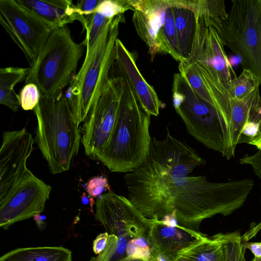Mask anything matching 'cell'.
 I'll return each instance as SVG.
<instances>
[{"label":"cell","instance_id":"obj_1","mask_svg":"<svg viewBox=\"0 0 261 261\" xmlns=\"http://www.w3.org/2000/svg\"><path fill=\"white\" fill-rule=\"evenodd\" d=\"M122 93L118 116L108 142L97 155L110 171L128 173L139 166L147 155L152 139L150 115L139 102L127 79L116 62Z\"/></svg>","mask_w":261,"mask_h":261},{"label":"cell","instance_id":"obj_2","mask_svg":"<svg viewBox=\"0 0 261 261\" xmlns=\"http://www.w3.org/2000/svg\"><path fill=\"white\" fill-rule=\"evenodd\" d=\"M37 120L36 141L53 174L69 170L81 143L79 125L67 98L40 96L34 109Z\"/></svg>","mask_w":261,"mask_h":261},{"label":"cell","instance_id":"obj_3","mask_svg":"<svg viewBox=\"0 0 261 261\" xmlns=\"http://www.w3.org/2000/svg\"><path fill=\"white\" fill-rule=\"evenodd\" d=\"M84 47L73 40L67 25L53 31L38 59L28 67L25 84H35L40 96H58L70 84Z\"/></svg>","mask_w":261,"mask_h":261},{"label":"cell","instance_id":"obj_4","mask_svg":"<svg viewBox=\"0 0 261 261\" xmlns=\"http://www.w3.org/2000/svg\"><path fill=\"white\" fill-rule=\"evenodd\" d=\"M173 105L189 134L227 160L233 158L224 120L211 105L200 97L180 73L173 76Z\"/></svg>","mask_w":261,"mask_h":261},{"label":"cell","instance_id":"obj_5","mask_svg":"<svg viewBox=\"0 0 261 261\" xmlns=\"http://www.w3.org/2000/svg\"><path fill=\"white\" fill-rule=\"evenodd\" d=\"M227 17L207 18L224 46L241 58L243 68L251 71L261 84V15L257 0H233Z\"/></svg>","mask_w":261,"mask_h":261},{"label":"cell","instance_id":"obj_6","mask_svg":"<svg viewBox=\"0 0 261 261\" xmlns=\"http://www.w3.org/2000/svg\"><path fill=\"white\" fill-rule=\"evenodd\" d=\"M124 21L122 14L108 24L99 39L92 58L71 81L69 95L66 97L79 125L84 121L109 77L116 58L119 24Z\"/></svg>","mask_w":261,"mask_h":261},{"label":"cell","instance_id":"obj_7","mask_svg":"<svg viewBox=\"0 0 261 261\" xmlns=\"http://www.w3.org/2000/svg\"><path fill=\"white\" fill-rule=\"evenodd\" d=\"M122 93L121 77L112 65L109 77L89 110L80 128L85 154L96 156L109 141L116 121Z\"/></svg>","mask_w":261,"mask_h":261},{"label":"cell","instance_id":"obj_8","mask_svg":"<svg viewBox=\"0 0 261 261\" xmlns=\"http://www.w3.org/2000/svg\"><path fill=\"white\" fill-rule=\"evenodd\" d=\"M0 22L24 54L29 67L33 65L53 30L39 16L16 0L0 1Z\"/></svg>","mask_w":261,"mask_h":261},{"label":"cell","instance_id":"obj_9","mask_svg":"<svg viewBox=\"0 0 261 261\" xmlns=\"http://www.w3.org/2000/svg\"><path fill=\"white\" fill-rule=\"evenodd\" d=\"M94 216L106 232L118 237L126 249L132 239L147 236L156 221L146 218L129 199L111 190L97 199Z\"/></svg>","mask_w":261,"mask_h":261},{"label":"cell","instance_id":"obj_10","mask_svg":"<svg viewBox=\"0 0 261 261\" xmlns=\"http://www.w3.org/2000/svg\"><path fill=\"white\" fill-rule=\"evenodd\" d=\"M51 190L29 170L0 201L1 227L7 229L16 222L41 214Z\"/></svg>","mask_w":261,"mask_h":261},{"label":"cell","instance_id":"obj_11","mask_svg":"<svg viewBox=\"0 0 261 261\" xmlns=\"http://www.w3.org/2000/svg\"><path fill=\"white\" fill-rule=\"evenodd\" d=\"M33 144V137L25 127L3 132L0 150V201L29 171L26 164Z\"/></svg>","mask_w":261,"mask_h":261},{"label":"cell","instance_id":"obj_12","mask_svg":"<svg viewBox=\"0 0 261 261\" xmlns=\"http://www.w3.org/2000/svg\"><path fill=\"white\" fill-rule=\"evenodd\" d=\"M133 22L140 38L148 48L151 61L157 54H165L160 33L164 25L168 0H129Z\"/></svg>","mask_w":261,"mask_h":261},{"label":"cell","instance_id":"obj_13","mask_svg":"<svg viewBox=\"0 0 261 261\" xmlns=\"http://www.w3.org/2000/svg\"><path fill=\"white\" fill-rule=\"evenodd\" d=\"M115 62L127 79L142 108L149 115L158 116L165 104L140 73L134 54L118 38L116 41Z\"/></svg>","mask_w":261,"mask_h":261},{"label":"cell","instance_id":"obj_14","mask_svg":"<svg viewBox=\"0 0 261 261\" xmlns=\"http://www.w3.org/2000/svg\"><path fill=\"white\" fill-rule=\"evenodd\" d=\"M206 235L178 225L171 227L161 220L152 223L147 240L151 251H165L177 255L178 252L204 238Z\"/></svg>","mask_w":261,"mask_h":261},{"label":"cell","instance_id":"obj_15","mask_svg":"<svg viewBox=\"0 0 261 261\" xmlns=\"http://www.w3.org/2000/svg\"><path fill=\"white\" fill-rule=\"evenodd\" d=\"M30 10L53 30L82 19L75 5L70 0H16Z\"/></svg>","mask_w":261,"mask_h":261},{"label":"cell","instance_id":"obj_16","mask_svg":"<svg viewBox=\"0 0 261 261\" xmlns=\"http://www.w3.org/2000/svg\"><path fill=\"white\" fill-rule=\"evenodd\" d=\"M173 10L175 26L182 61L191 56L197 25L195 13L188 0H169Z\"/></svg>","mask_w":261,"mask_h":261},{"label":"cell","instance_id":"obj_17","mask_svg":"<svg viewBox=\"0 0 261 261\" xmlns=\"http://www.w3.org/2000/svg\"><path fill=\"white\" fill-rule=\"evenodd\" d=\"M230 149L234 156L237 146L241 143L244 126L261 105L259 86L241 99L230 98Z\"/></svg>","mask_w":261,"mask_h":261},{"label":"cell","instance_id":"obj_18","mask_svg":"<svg viewBox=\"0 0 261 261\" xmlns=\"http://www.w3.org/2000/svg\"><path fill=\"white\" fill-rule=\"evenodd\" d=\"M71 251L62 246L18 248L2 256L0 261H71Z\"/></svg>","mask_w":261,"mask_h":261},{"label":"cell","instance_id":"obj_19","mask_svg":"<svg viewBox=\"0 0 261 261\" xmlns=\"http://www.w3.org/2000/svg\"><path fill=\"white\" fill-rule=\"evenodd\" d=\"M29 68L10 66L0 69V103L16 112L20 107L14 87L27 76Z\"/></svg>","mask_w":261,"mask_h":261},{"label":"cell","instance_id":"obj_20","mask_svg":"<svg viewBox=\"0 0 261 261\" xmlns=\"http://www.w3.org/2000/svg\"><path fill=\"white\" fill-rule=\"evenodd\" d=\"M188 261H224L222 245L214 236H205L177 254Z\"/></svg>","mask_w":261,"mask_h":261},{"label":"cell","instance_id":"obj_21","mask_svg":"<svg viewBox=\"0 0 261 261\" xmlns=\"http://www.w3.org/2000/svg\"><path fill=\"white\" fill-rule=\"evenodd\" d=\"M164 25L160 33V39L166 54L179 62L183 61L180 55L175 26L173 10L169 0Z\"/></svg>","mask_w":261,"mask_h":261},{"label":"cell","instance_id":"obj_22","mask_svg":"<svg viewBox=\"0 0 261 261\" xmlns=\"http://www.w3.org/2000/svg\"><path fill=\"white\" fill-rule=\"evenodd\" d=\"M215 236L222 244L224 261H246L244 247L246 241L239 231L219 233Z\"/></svg>","mask_w":261,"mask_h":261},{"label":"cell","instance_id":"obj_23","mask_svg":"<svg viewBox=\"0 0 261 261\" xmlns=\"http://www.w3.org/2000/svg\"><path fill=\"white\" fill-rule=\"evenodd\" d=\"M259 85L258 80L252 72L243 68L239 76L232 79L228 91L231 98L241 99Z\"/></svg>","mask_w":261,"mask_h":261},{"label":"cell","instance_id":"obj_24","mask_svg":"<svg viewBox=\"0 0 261 261\" xmlns=\"http://www.w3.org/2000/svg\"><path fill=\"white\" fill-rule=\"evenodd\" d=\"M143 236L129 241L126 248V256L142 258L146 261H155L147 240Z\"/></svg>","mask_w":261,"mask_h":261},{"label":"cell","instance_id":"obj_25","mask_svg":"<svg viewBox=\"0 0 261 261\" xmlns=\"http://www.w3.org/2000/svg\"><path fill=\"white\" fill-rule=\"evenodd\" d=\"M20 107L24 110H34L37 105L40 94L37 86L34 83L25 84L19 94Z\"/></svg>","mask_w":261,"mask_h":261},{"label":"cell","instance_id":"obj_26","mask_svg":"<svg viewBox=\"0 0 261 261\" xmlns=\"http://www.w3.org/2000/svg\"><path fill=\"white\" fill-rule=\"evenodd\" d=\"M101 0H81L77 1L75 6L82 19V24L85 30Z\"/></svg>","mask_w":261,"mask_h":261},{"label":"cell","instance_id":"obj_27","mask_svg":"<svg viewBox=\"0 0 261 261\" xmlns=\"http://www.w3.org/2000/svg\"><path fill=\"white\" fill-rule=\"evenodd\" d=\"M110 191L108 179L100 176L90 178L87 183L86 190L91 197H98L105 191Z\"/></svg>","mask_w":261,"mask_h":261},{"label":"cell","instance_id":"obj_28","mask_svg":"<svg viewBox=\"0 0 261 261\" xmlns=\"http://www.w3.org/2000/svg\"><path fill=\"white\" fill-rule=\"evenodd\" d=\"M240 163L250 166L255 175L261 180V150H258L252 154L244 155L240 159Z\"/></svg>","mask_w":261,"mask_h":261},{"label":"cell","instance_id":"obj_29","mask_svg":"<svg viewBox=\"0 0 261 261\" xmlns=\"http://www.w3.org/2000/svg\"><path fill=\"white\" fill-rule=\"evenodd\" d=\"M109 234L105 232L98 234L93 242V251L96 254H99L106 247Z\"/></svg>","mask_w":261,"mask_h":261},{"label":"cell","instance_id":"obj_30","mask_svg":"<svg viewBox=\"0 0 261 261\" xmlns=\"http://www.w3.org/2000/svg\"><path fill=\"white\" fill-rule=\"evenodd\" d=\"M245 249H249L254 255V257H261V242H248L244 243Z\"/></svg>","mask_w":261,"mask_h":261},{"label":"cell","instance_id":"obj_31","mask_svg":"<svg viewBox=\"0 0 261 261\" xmlns=\"http://www.w3.org/2000/svg\"><path fill=\"white\" fill-rule=\"evenodd\" d=\"M161 221L163 224L171 227H175L179 225L174 212L165 216Z\"/></svg>","mask_w":261,"mask_h":261},{"label":"cell","instance_id":"obj_32","mask_svg":"<svg viewBox=\"0 0 261 261\" xmlns=\"http://www.w3.org/2000/svg\"><path fill=\"white\" fill-rule=\"evenodd\" d=\"M248 144L255 146L258 150H261V133L257 137L250 141Z\"/></svg>","mask_w":261,"mask_h":261},{"label":"cell","instance_id":"obj_33","mask_svg":"<svg viewBox=\"0 0 261 261\" xmlns=\"http://www.w3.org/2000/svg\"><path fill=\"white\" fill-rule=\"evenodd\" d=\"M120 261H146L145 259L142 258H138V257H134L132 256H126Z\"/></svg>","mask_w":261,"mask_h":261},{"label":"cell","instance_id":"obj_34","mask_svg":"<svg viewBox=\"0 0 261 261\" xmlns=\"http://www.w3.org/2000/svg\"><path fill=\"white\" fill-rule=\"evenodd\" d=\"M174 261H188L187 259L183 257L179 256L177 255Z\"/></svg>","mask_w":261,"mask_h":261},{"label":"cell","instance_id":"obj_35","mask_svg":"<svg viewBox=\"0 0 261 261\" xmlns=\"http://www.w3.org/2000/svg\"><path fill=\"white\" fill-rule=\"evenodd\" d=\"M257 6H258V10H259V13L261 15V0H257Z\"/></svg>","mask_w":261,"mask_h":261},{"label":"cell","instance_id":"obj_36","mask_svg":"<svg viewBox=\"0 0 261 261\" xmlns=\"http://www.w3.org/2000/svg\"><path fill=\"white\" fill-rule=\"evenodd\" d=\"M251 261H261V257H254Z\"/></svg>","mask_w":261,"mask_h":261}]
</instances>
